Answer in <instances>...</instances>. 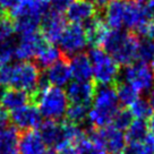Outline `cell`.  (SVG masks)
Returning <instances> with one entry per match:
<instances>
[{
	"instance_id": "277c9868",
	"label": "cell",
	"mask_w": 154,
	"mask_h": 154,
	"mask_svg": "<svg viewBox=\"0 0 154 154\" xmlns=\"http://www.w3.org/2000/svg\"><path fill=\"white\" fill-rule=\"evenodd\" d=\"M35 106L38 108L41 116L45 117L47 120L61 121L66 116L69 101L63 88L50 86L36 97Z\"/></svg>"
},
{
	"instance_id": "f546056e",
	"label": "cell",
	"mask_w": 154,
	"mask_h": 154,
	"mask_svg": "<svg viewBox=\"0 0 154 154\" xmlns=\"http://www.w3.org/2000/svg\"><path fill=\"white\" fill-rule=\"evenodd\" d=\"M76 0H49V10L63 14V11H67L68 8Z\"/></svg>"
},
{
	"instance_id": "8d00e7d4",
	"label": "cell",
	"mask_w": 154,
	"mask_h": 154,
	"mask_svg": "<svg viewBox=\"0 0 154 154\" xmlns=\"http://www.w3.org/2000/svg\"><path fill=\"white\" fill-rule=\"evenodd\" d=\"M133 1H136V2H140V4H142V2H145V1H149V0H133Z\"/></svg>"
},
{
	"instance_id": "7c38bea8",
	"label": "cell",
	"mask_w": 154,
	"mask_h": 154,
	"mask_svg": "<svg viewBox=\"0 0 154 154\" xmlns=\"http://www.w3.org/2000/svg\"><path fill=\"white\" fill-rule=\"evenodd\" d=\"M47 145L41 135L36 130L19 131L18 153L19 154H45Z\"/></svg>"
},
{
	"instance_id": "7402d4cb",
	"label": "cell",
	"mask_w": 154,
	"mask_h": 154,
	"mask_svg": "<svg viewBox=\"0 0 154 154\" xmlns=\"http://www.w3.org/2000/svg\"><path fill=\"white\" fill-rule=\"evenodd\" d=\"M149 135V127L145 120H140L136 119L131 122V125L126 130L125 138L127 144L130 143H140L146 138Z\"/></svg>"
},
{
	"instance_id": "f1b7e54d",
	"label": "cell",
	"mask_w": 154,
	"mask_h": 154,
	"mask_svg": "<svg viewBox=\"0 0 154 154\" xmlns=\"http://www.w3.org/2000/svg\"><path fill=\"white\" fill-rule=\"evenodd\" d=\"M77 154H108L103 146L96 144L86 137L76 144Z\"/></svg>"
},
{
	"instance_id": "6da1fadb",
	"label": "cell",
	"mask_w": 154,
	"mask_h": 154,
	"mask_svg": "<svg viewBox=\"0 0 154 154\" xmlns=\"http://www.w3.org/2000/svg\"><path fill=\"white\" fill-rule=\"evenodd\" d=\"M140 36L124 29H108L101 42L102 50L115 59L118 65L129 66L136 60Z\"/></svg>"
},
{
	"instance_id": "52a82bcc",
	"label": "cell",
	"mask_w": 154,
	"mask_h": 154,
	"mask_svg": "<svg viewBox=\"0 0 154 154\" xmlns=\"http://www.w3.org/2000/svg\"><path fill=\"white\" fill-rule=\"evenodd\" d=\"M59 44L63 56L67 59L78 53H82L87 45V38L84 27L78 24H70L66 26L59 40Z\"/></svg>"
},
{
	"instance_id": "9c48e42d",
	"label": "cell",
	"mask_w": 154,
	"mask_h": 154,
	"mask_svg": "<svg viewBox=\"0 0 154 154\" xmlns=\"http://www.w3.org/2000/svg\"><path fill=\"white\" fill-rule=\"evenodd\" d=\"M66 29V19L63 14L48 10L41 20V34L44 40L51 44H56Z\"/></svg>"
},
{
	"instance_id": "74e56055",
	"label": "cell",
	"mask_w": 154,
	"mask_h": 154,
	"mask_svg": "<svg viewBox=\"0 0 154 154\" xmlns=\"http://www.w3.org/2000/svg\"><path fill=\"white\" fill-rule=\"evenodd\" d=\"M153 63V66H154V60H153V63Z\"/></svg>"
},
{
	"instance_id": "ba28073f",
	"label": "cell",
	"mask_w": 154,
	"mask_h": 154,
	"mask_svg": "<svg viewBox=\"0 0 154 154\" xmlns=\"http://www.w3.org/2000/svg\"><path fill=\"white\" fill-rule=\"evenodd\" d=\"M10 121L18 131H27L38 128L42 124V116L33 103L19 108L10 113Z\"/></svg>"
},
{
	"instance_id": "7a4b0ae2",
	"label": "cell",
	"mask_w": 154,
	"mask_h": 154,
	"mask_svg": "<svg viewBox=\"0 0 154 154\" xmlns=\"http://www.w3.org/2000/svg\"><path fill=\"white\" fill-rule=\"evenodd\" d=\"M40 75L41 70L35 63L22 61L7 63L0 68V85L22 90L29 93L32 99L36 91Z\"/></svg>"
},
{
	"instance_id": "2e32d148",
	"label": "cell",
	"mask_w": 154,
	"mask_h": 154,
	"mask_svg": "<svg viewBox=\"0 0 154 154\" xmlns=\"http://www.w3.org/2000/svg\"><path fill=\"white\" fill-rule=\"evenodd\" d=\"M72 77L76 82H90L93 77L91 61L86 53H78L68 59Z\"/></svg>"
},
{
	"instance_id": "4316f807",
	"label": "cell",
	"mask_w": 154,
	"mask_h": 154,
	"mask_svg": "<svg viewBox=\"0 0 154 154\" xmlns=\"http://www.w3.org/2000/svg\"><path fill=\"white\" fill-rule=\"evenodd\" d=\"M130 112L133 117H136V119H140V120H145L152 116V109L147 100L140 99V97L130 106Z\"/></svg>"
},
{
	"instance_id": "5b68a950",
	"label": "cell",
	"mask_w": 154,
	"mask_h": 154,
	"mask_svg": "<svg viewBox=\"0 0 154 154\" xmlns=\"http://www.w3.org/2000/svg\"><path fill=\"white\" fill-rule=\"evenodd\" d=\"M94 82L100 85H113L118 82L119 65L101 48H92L88 52Z\"/></svg>"
},
{
	"instance_id": "30bf717a",
	"label": "cell",
	"mask_w": 154,
	"mask_h": 154,
	"mask_svg": "<svg viewBox=\"0 0 154 154\" xmlns=\"http://www.w3.org/2000/svg\"><path fill=\"white\" fill-rule=\"evenodd\" d=\"M47 45V41L44 40L42 34L38 32L20 36L19 41H17L15 57L23 61H29V59L36 57Z\"/></svg>"
},
{
	"instance_id": "8992f818",
	"label": "cell",
	"mask_w": 154,
	"mask_h": 154,
	"mask_svg": "<svg viewBox=\"0 0 154 154\" xmlns=\"http://www.w3.org/2000/svg\"><path fill=\"white\" fill-rule=\"evenodd\" d=\"M118 82L129 84L138 93L149 92L154 85L153 68L146 63H131L119 72Z\"/></svg>"
},
{
	"instance_id": "d6986e66",
	"label": "cell",
	"mask_w": 154,
	"mask_h": 154,
	"mask_svg": "<svg viewBox=\"0 0 154 154\" xmlns=\"http://www.w3.org/2000/svg\"><path fill=\"white\" fill-rule=\"evenodd\" d=\"M127 0H111L104 10V22L111 29H120L124 26V16Z\"/></svg>"
},
{
	"instance_id": "9a60e30c",
	"label": "cell",
	"mask_w": 154,
	"mask_h": 154,
	"mask_svg": "<svg viewBox=\"0 0 154 154\" xmlns=\"http://www.w3.org/2000/svg\"><path fill=\"white\" fill-rule=\"evenodd\" d=\"M45 76L48 78L50 84L54 85V87H61L67 85L70 78H72V72L69 67V61L66 57L60 59L59 61L53 63L52 66L44 72Z\"/></svg>"
},
{
	"instance_id": "d4e9b609",
	"label": "cell",
	"mask_w": 154,
	"mask_h": 154,
	"mask_svg": "<svg viewBox=\"0 0 154 154\" xmlns=\"http://www.w3.org/2000/svg\"><path fill=\"white\" fill-rule=\"evenodd\" d=\"M90 106H79V104H69L66 112V120L74 125L81 126L87 121Z\"/></svg>"
},
{
	"instance_id": "484cf974",
	"label": "cell",
	"mask_w": 154,
	"mask_h": 154,
	"mask_svg": "<svg viewBox=\"0 0 154 154\" xmlns=\"http://www.w3.org/2000/svg\"><path fill=\"white\" fill-rule=\"evenodd\" d=\"M133 118L134 117L131 115L130 110H128L127 108H121V109L117 111V113L115 115L113 119L111 121L110 126H112L116 129L120 130V131L127 130L128 127L131 125V122L134 121Z\"/></svg>"
},
{
	"instance_id": "d590c367",
	"label": "cell",
	"mask_w": 154,
	"mask_h": 154,
	"mask_svg": "<svg viewBox=\"0 0 154 154\" xmlns=\"http://www.w3.org/2000/svg\"><path fill=\"white\" fill-rule=\"evenodd\" d=\"M5 90H2V86L0 85V102H1V97H2V94H4Z\"/></svg>"
},
{
	"instance_id": "8fae6325",
	"label": "cell",
	"mask_w": 154,
	"mask_h": 154,
	"mask_svg": "<svg viewBox=\"0 0 154 154\" xmlns=\"http://www.w3.org/2000/svg\"><path fill=\"white\" fill-rule=\"evenodd\" d=\"M96 92V84L93 81L90 82H72L68 84L66 95L69 104L91 106Z\"/></svg>"
},
{
	"instance_id": "603a6c76",
	"label": "cell",
	"mask_w": 154,
	"mask_h": 154,
	"mask_svg": "<svg viewBox=\"0 0 154 154\" xmlns=\"http://www.w3.org/2000/svg\"><path fill=\"white\" fill-rule=\"evenodd\" d=\"M116 92H117V96H118V100L121 106H131L135 101H137L140 99V93L135 90L134 87L129 85V84H126V83L117 82L115 85Z\"/></svg>"
},
{
	"instance_id": "ffe728a7",
	"label": "cell",
	"mask_w": 154,
	"mask_h": 154,
	"mask_svg": "<svg viewBox=\"0 0 154 154\" xmlns=\"http://www.w3.org/2000/svg\"><path fill=\"white\" fill-rule=\"evenodd\" d=\"M19 131L14 126L0 130V154L18 153Z\"/></svg>"
},
{
	"instance_id": "4fadbf2b",
	"label": "cell",
	"mask_w": 154,
	"mask_h": 154,
	"mask_svg": "<svg viewBox=\"0 0 154 154\" xmlns=\"http://www.w3.org/2000/svg\"><path fill=\"white\" fill-rule=\"evenodd\" d=\"M38 128H40L38 133L41 135L44 144L52 147V149H57L58 147H60L63 145L69 144V143L65 142L63 127H61L60 121H42V124L40 125Z\"/></svg>"
},
{
	"instance_id": "44dd1931",
	"label": "cell",
	"mask_w": 154,
	"mask_h": 154,
	"mask_svg": "<svg viewBox=\"0 0 154 154\" xmlns=\"http://www.w3.org/2000/svg\"><path fill=\"white\" fill-rule=\"evenodd\" d=\"M65 57L63 53L52 44H48L45 48L38 53L36 56V63L35 65L41 69H48L50 66H52L53 63H56L59 61L60 59H63Z\"/></svg>"
},
{
	"instance_id": "4dcf8cb0",
	"label": "cell",
	"mask_w": 154,
	"mask_h": 154,
	"mask_svg": "<svg viewBox=\"0 0 154 154\" xmlns=\"http://www.w3.org/2000/svg\"><path fill=\"white\" fill-rule=\"evenodd\" d=\"M10 122V115L8 111L0 106V130L5 129L8 127Z\"/></svg>"
},
{
	"instance_id": "cb8c5ba5",
	"label": "cell",
	"mask_w": 154,
	"mask_h": 154,
	"mask_svg": "<svg viewBox=\"0 0 154 154\" xmlns=\"http://www.w3.org/2000/svg\"><path fill=\"white\" fill-rule=\"evenodd\" d=\"M136 59L140 63H153L154 60V42L149 38H140L137 51H136Z\"/></svg>"
},
{
	"instance_id": "e575fe53",
	"label": "cell",
	"mask_w": 154,
	"mask_h": 154,
	"mask_svg": "<svg viewBox=\"0 0 154 154\" xmlns=\"http://www.w3.org/2000/svg\"><path fill=\"white\" fill-rule=\"evenodd\" d=\"M147 102H149V106H151V109H152V111H153L154 110V90H152V92L149 93Z\"/></svg>"
},
{
	"instance_id": "5bb4252c",
	"label": "cell",
	"mask_w": 154,
	"mask_h": 154,
	"mask_svg": "<svg viewBox=\"0 0 154 154\" xmlns=\"http://www.w3.org/2000/svg\"><path fill=\"white\" fill-rule=\"evenodd\" d=\"M97 14L99 13L91 0H76L67 9V18L72 24L78 25L81 23L85 24Z\"/></svg>"
},
{
	"instance_id": "ac0fdd59",
	"label": "cell",
	"mask_w": 154,
	"mask_h": 154,
	"mask_svg": "<svg viewBox=\"0 0 154 154\" xmlns=\"http://www.w3.org/2000/svg\"><path fill=\"white\" fill-rule=\"evenodd\" d=\"M29 103H32V99L29 93L17 88H7L2 94L0 106L7 111L9 110L13 112Z\"/></svg>"
},
{
	"instance_id": "836d02e7",
	"label": "cell",
	"mask_w": 154,
	"mask_h": 154,
	"mask_svg": "<svg viewBox=\"0 0 154 154\" xmlns=\"http://www.w3.org/2000/svg\"><path fill=\"white\" fill-rule=\"evenodd\" d=\"M146 36H147V38H149L151 41L154 42V23H152V24L149 25V29L146 32Z\"/></svg>"
},
{
	"instance_id": "d6a6232c",
	"label": "cell",
	"mask_w": 154,
	"mask_h": 154,
	"mask_svg": "<svg viewBox=\"0 0 154 154\" xmlns=\"http://www.w3.org/2000/svg\"><path fill=\"white\" fill-rule=\"evenodd\" d=\"M147 127H149V130L151 135L154 137V115H152L149 118V124H147Z\"/></svg>"
},
{
	"instance_id": "1f68e13d",
	"label": "cell",
	"mask_w": 154,
	"mask_h": 154,
	"mask_svg": "<svg viewBox=\"0 0 154 154\" xmlns=\"http://www.w3.org/2000/svg\"><path fill=\"white\" fill-rule=\"evenodd\" d=\"M19 0H0V7L2 9H5L6 11L7 10H13L18 5Z\"/></svg>"
},
{
	"instance_id": "83f0119b",
	"label": "cell",
	"mask_w": 154,
	"mask_h": 154,
	"mask_svg": "<svg viewBox=\"0 0 154 154\" xmlns=\"http://www.w3.org/2000/svg\"><path fill=\"white\" fill-rule=\"evenodd\" d=\"M14 20L9 17V14L0 17V44L14 38Z\"/></svg>"
},
{
	"instance_id": "3957f363",
	"label": "cell",
	"mask_w": 154,
	"mask_h": 154,
	"mask_svg": "<svg viewBox=\"0 0 154 154\" xmlns=\"http://www.w3.org/2000/svg\"><path fill=\"white\" fill-rule=\"evenodd\" d=\"M119 110V100L113 85L96 86L92 108L88 111L87 120L97 129L111 125L117 111Z\"/></svg>"
},
{
	"instance_id": "e0dca14e",
	"label": "cell",
	"mask_w": 154,
	"mask_h": 154,
	"mask_svg": "<svg viewBox=\"0 0 154 154\" xmlns=\"http://www.w3.org/2000/svg\"><path fill=\"white\" fill-rule=\"evenodd\" d=\"M84 25L85 26H83V27L85 29L87 44L92 45L93 48H99V45H101L102 40L108 31L104 19L102 18L101 15L97 14Z\"/></svg>"
}]
</instances>
